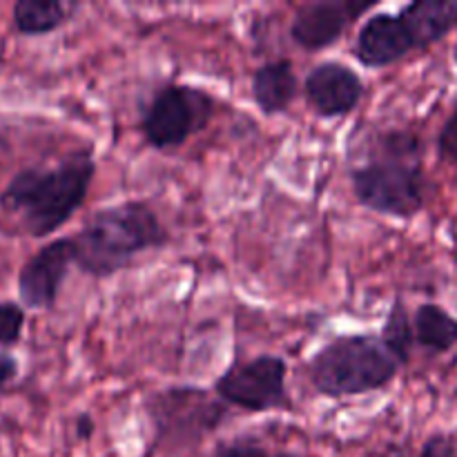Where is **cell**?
Masks as SVG:
<instances>
[{
    "label": "cell",
    "instance_id": "cell-1",
    "mask_svg": "<svg viewBox=\"0 0 457 457\" xmlns=\"http://www.w3.org/2000/svg\"><path fill=\"white\" fill-rule=\"evenodd\" d=\"M94 165L89 150H79L56 168H27L18 172L0 195V208L21 221L31 237H47L65 226L85 204Z\"/></svg>",
    "mask_w": 457,
    "mask_h": 457
},
{
    "label": "cell",
    "instance_id": "cell-2",
    "mask_svg": "<svg viewBox=\"0 0 457 457\" xmlns=\"http://www.w3.org/2000/svg\"><path fill=\"white\" fill-rule=\"evenodd\" d=\"M70 241L76 266L105 279L125 270L137 254L168 244V232L150 205L128 201L94 212Z\"/></svg>",
    "mask_w": 457,
    "mask_h": 457
},
{
    "label": "cell",
    "instance_id": "cell-3",
    "mask_svg": "<svg viewBox=\"0 0 457 457\" xmlns=\"http://www.w3.org/2000/svg\"><path fill=\"white\" fill-rule=\"evenodd\" d=\"M400 361L379 337L353 335L330 342L311 361V382L326 397L379 391L395 379Z\"/></svg>",
    "mask_w": 457,
    "mask_h": 457
},
{
    "label": "cell",
    "instance_id": "cell-4",
    "mask_svg": "<svg viewBox=\"0 0 457 457\" xmlns=\"http://www.w3.org/2000/svg\"><path fill=\"white\" fill-rule=\"evenodd\" d=\"M353 192L364 208L411 219L424 205V177L413 161L379 159L353 172Z\"/></svg>",
    "mask_w": 457,
    "mask_h": 457
},
{
    "label": "cell",
    "instance_id": "cell-5",
    "mask_svg": "<svg viewBox=\"0 0 457 457\" xmlns=\"http://www.w3.org/2000/svg\"><path fill=\"white\" fill-rule=\"evenodd\" d=\"M212 105V96L204 89L190 85H165L143 114V137L156 150L183 145L192 134L208 125Z\"/></svg>",
    "mask_w": 457,
    "mask_h": 457
},
{
    "label": "cell",
    "instance_id": "cell-6",
    "mask_svg": "<svg viewBox=\"0 0 457 457\" xmlns=\"http://www.w3.org/2000/svg\"><path fill=\"white\" fill-rule=\"evenodd\" d=\"M288 366L277 355L254 357L253 361L232 366L217 379V393L223 402L250 413H263L288 404L286 393Z\"/></svg>",
    "mask_w": 457,
    "mask_h": 457
},
{
    "label": "cell",
    "instance_id": "cell-7",
    "mask_svg": "<svg viewBox=\"0 0 457 457\" xmlns=\"http://www.w3.org/2000/svg\"><path fill=\"white\" fill-rule=\"evenodd\" d=\"M150 418L161 437L199 440L226 418V409L201 388H170L150 400Z\"/></svg>",
    "mask_w": 457,
    "mask_h": 457
},
{
    "label": "cell",
    "instance_id": "cell-8",
    "mask_svg": "<svg viewBox=\"0 0 457 457\" xmlns=\"http://www.w3.org/2000/svg\"><path fill=\"white\" fill-rule=\"evenodd\" d=\"M71 263H74V257H71L70 239H56L40 248L18 275V295L22 303L34 311L52 308Z\"/></svg>",
    "mask_w": 457,
    "mask_h": 457
},
{
    "label": "cell",
    "instance_id": "cell-9",
    "mask_svg": "<svg viewBox=\"0 0 457 457\" xmlns=\"http://www.w3.org/2000/svg\"><path fill=\"white\" fill-rule=\"evenodd\" d=\"M370 9V3H355V0H320V3H308L295 16L290 25V36L295 43L303 49L330 47L342 38L344 31L357 16Z\"/></svg>",
    "mask_w": 457,
    "mask_h": 457
},
{
    "label": "cell",
    "instance_id": "cell-10",
    "mask_svg": "<svg viewBox=\"0 0 457 457\" xmlns=\"http://www.w3.org/2000/svg\"><path fill=\"white\" fill-rule=\"evenodd\" d=\"M364 83L360 74L337 61H326L312 67L306 76V96L315 112L324 119L346 116L360 105Z\"/></svg>",
    "mask_w": 457,
    "mask_h": 457
},
{
    "label": "cell",
    "instance_id": "cell-11",
    "mask_svg": "<svg viewBox=\"0 0 457 457\" xmlns=\"http://www.w3.org/2000/svg\"><path fill=\"white\" fill-rule=\"evenodd\" d=\"M413 49L415 45L400 13H375L364 22L355 40V58L370 70L393 65Z\"/></svg>",
    "mask_w": 457,
    "mask_h": 457
},
{
    "label": "cell",
    "instance_id": "cell-12",
    "mask_svg": "<svg viewBox=\"0 0 457 457\" xmlns=\"http://www.w3.org/2000/svg\"><path fill=\"white\" fill-rule=\"evenodd\" d=\"M415 49H427L457 25V0H418L400 12Z\"/></svg>",
    "mask_w": 457,
    "mask_h": 457
},
{
    "label": "cell",
    "instance_id": "cell-13",
    "mask_svg": "<svg viewBox=\"0 0 457 457\" xmlns=\"http://www.w3.org/2000/svg\"><path fill=\"white\" fill-rule=\"evenodd\" d=\"M253 96L263 114H281L297 96V74L293 62L281 61L266 62L253 76Z\"/></svg>",
    "mask_w": 457,
    "mask_h": 457
},
{
    "label": "cell",
    "instance_id": "cell-14",
    "mask_svg": "<svg viewBox=\"0 0 457 457\" xmlns=\"http://www.w3.org/2000/svg\"><path fill=\"white\" fill-rule=\"evenodd\" d=\"M79 4L61 0H18L13 4V27L25 36H43L56 31L71 18Z\"/></svg>",
    "mask_w": 457,
    "mask_h": 457
},
{
    "label": "cell",
    "instance_id": "cell-15",
    "mask_svg": "<svg viewBox=\"0 0 457 457\" xmlns=\"http://www.w3.org/2000/svg\"><path fill=\"white\" fill-rule=\"evenodd\" d=\"M413 337L433 353L451 351L457 344V320L436 303H424L415 311Z\"/></svg>",
    "mask_w": 457,
    "mask_h": 457
},
{
    "label": "cell",
    "instance_id": "cell-16",
    "mask_svg": "<svg viewBox=\"0 0 457 457\" xmlns=\"http://www.w3.org/2000/svg\"><path fill=\"white\" fill-rule=\"evenodd\" d=\"M379 339H382L384 346L395 355V360L400 361V364H406V361H409L411 348H413L415 342L413 321L409 320V312H406V308L402 306L400 302H397L395 306L391 308V312H388L386 326H384L382 337Z\"/></svg>",
    "mask_w": 457,
    "mask_h": 457
},
{
    "label": "cell",
    "instance_id": "cell-17",
    "mask_svg": "<svg viewBox=\"0 0 457 457\" xmlns=\"http://www.w3.org/2000/svg\"><path fill=\"white\" fill-rule=\"evenodd\" d=\"M25 328V311L13 302H0V346H13Z\"/></svg>",
    "mask_w": 457,
    "mask_h": 457
},
{
    "label": "cell",
    "instance_id": "cell-18",
    "mask_svg": "<svg viewBox=\"0 0 457 457\" xmlns=\"http://www.w3.org/2000/svg\"><path fill=\"white\" fill-rule=\"evenodd\" d=\"M437 147H440V154L445 159L457 163V107L445 123V128H442L440 138H437Z\"/></svg>",
    "mask_w": 457,
    "mask_h": 457
},
{
    "label": "cell",
    "instance_id": "cell-19",
    "mask_svg": "<svg viewBox=\"0 0 457 457\" xmlns=\"http://www.w3.org/2000/svg\"><path fill=\"white\" fill-rule=\"evenodd\" d=\"M217 457H299L295 453H270L263 446L250 445V442H237L219 451Z\"/></svg>",
    "mask_w": 457,
    "mask_h": 457
},
{
    "label": "cell",
    "instance_id": "cell-20",
    "mask_svg": "<svg viewBox=\"0 0 457 457\" xmlns=\"http://www.w3.org/2000/svg\"><path fill=\"white\" fill-rule=\"evenodd\" d=\"M453 455V442L446 436H436L424 445L420 457H451Z\"/></svg>",
    "mask_w": 457,
    "mask_h": 457
},
{
    "label": "cell",
    "instance_id": "cell-21",
    "mask_svg": "<svg viewBox=\"0 0 457 457\" xmlns=\"http://www.w3.org/2000/svg\"><path fill=\"white\" fill-rule=\"evenodd\" d=\"M18 378V361L9 353H0V391Z\"/></svg>",
    "mask_w": 457,
    "mask_h": 457
},
{
    "label": "cell",
    "instance_id": "cell-22",
    "mask_svg": "<svg viewBox=\"0 0 457 457\" xmlns=\"http://www.w3.org/2000/svg\"><path fill=\"white\" fill-rule=\"evenodd\" d=\"M76 433H79L80 440H87V437H92L94 433V422L89 415H80L79 422H76Z\"/></svg>",
    "mask_w": 457,
    "mask_h": 457
},
{
    "label": "cell",
    "instance_id": "cell-23",
    "mask_svg": "<svg viewBox=\"0 0 457 457\" xmlns=\"http://www.w3.org/2000/svg\"><path fill=\"white\" fill-rule=\"evenodd\" d=\"M455 62H457V47H455Z\"/></svg>",
    "mask_w": 457,
    "mask_h": 457
}]
</instances>
